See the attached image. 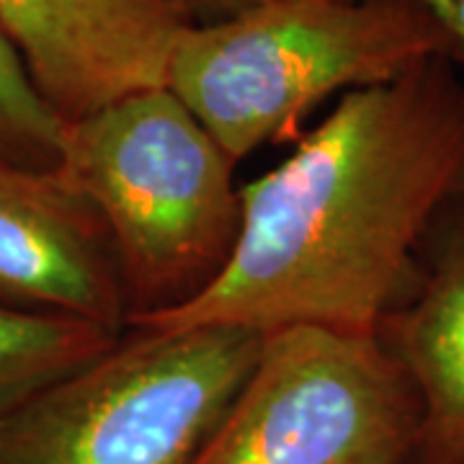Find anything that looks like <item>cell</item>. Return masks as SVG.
Returning a JSON list of instances; mask_svg holds the SVG:
<instances>
[{
    "mask_svg": "<svg viewBox=\"0 0 464 464\" xmlns=\"http://www.w3.org/2000/svg\"><path fill=\"white\" fill-rule=\"evenodd\" d=\"M418 3L447 32L454 63L464 65V0H418Z\"/></svg>",
    "mask_w": 464,
    "mask_h": 464,
    "instance_id": "cell-11",
    "label": "cell"
},
{
    "mask_svg": "<svg viewBox=\"0 0 464 464\" xmlns=\"http://www.w3.org/2000/svg\"><path fill=\"white\" fill-rule=\"evenodd\" d=\"M63 137L65 121L42 96L0 24V163L52 170L63 155Z\"/></svg>",
    "mask_w": 464,
    "mask_h": 464,
    "instance_id": "cell-10",
    "label": "cell"
},
{
    "mask_svg": "<svg viewBox=\"0 0 464 464\" xmlns=\"http://www.w3.org/2000/svg\"><path fill=\"white\" fill-rule=\"evenodd\" d=\"M261 346L243 328H127L0 415V464H191Z\"/></svg>",
    "mask_w": 464,
    "mask_h": 464,
    "instance_id": "cell-4",
    "label": "cell"
},
{
    "mask_svg": "<svg viewBox=\"0 0 464 464\" xmlns=\"http://www.w3.org/2000/svg\"><path fill=\"white\" fill-rule=\"evenodd\" d=\"M0 24L70 124L166 83L170 50L194 14L186 0H0Z\"/></svg>",
    "mask_w": 464,
    "mask_h": 464,
    "instance_id": "cell-6",
    "label": "cell"
},
{
    "mask_svg": "<svg viewBox=\"0 0 464 464\" xmlns=\"http://www.w3.org/2000/svg\"><path fill=\"white\" fill-rule=\"evenodd\" d=\"M256 3H261V0H186V5L194 14V21H197V16L201 21H219V18L235 16V14L246 11Z\"/></svg>",
    "mask_w": 464,
    "mask_h": 464,
    "instance_id": "cell-12",
    "label": "cell"
},
{
    "mask_svg": "<svg viewBox=\"0 0 464 464\" xmlns=\"http://www.w3.org/2000/svg\"><path fill=\"white\" fill-rule=\"evenodd\" d=\"M235 166L166 85L65 124L57 173L106 230L127 323L181 310L225 271L243 222Z\"/></svg>",
    "mask_w": 464,
    "mask_h": 464,
    "instance_id": "cell-3",
    "label": "cell"
},
{
    "mask_svg": "<svg viewBox=\"0 0 464 464\" xmlns=\"http://www.w3.org/2000/svg\"><path fill=\"white\" fill-rule=\"evenodd\" d=\"M380 338L420 402L411 462L464 464V225L447 235Z\"/></svg>",
    "mask_w": 464,
    "mask_h": 464,
    "instance_id": "cell-8",
    "label": "cell"
},
{
    "mask_svg": "<svg viewBox=\"0 0 464 464\" xmlns=\"http://www.w3.org/2000/svg\"><path fill=\"white\" fill-rule=\"evenodd\" d=\"M429 57H451V42L418 0H261L188 24L163 85L240 163L297 142L335 93L387 83Z\"/></svg>",
    "mask_w": 464,
    "mask_h": 464,
    "instance_id": "cell-2",
    "label": "cell"
},
{
    "mask_svg": "<svg viewBox=\"0 0 464 464\" xmlns=\"http://www.w3.org/2000/svg\"><path fill=\"white\" fill-rule=\"evenodd\" d=\"M420 402L380 335L284 328L191 464H408Z\"/></svg>",
    "mask_w": 464,
    "mask_h": 464,
    "instance_id": "cell-5",
    "label": "cell"
},
{
    "mask_svg": "<svg viewBox=\"0 0 464 464\" xmlns=\"http://www.w3.org/2000/svg\"><path fill=\"white\" fill-rule=\"evenodd\" d=\"M0 302L127 331L111 243L57 168L0 163Z\"/></svg>",
    "mask_w": 464,
    "mask_h": 464,
    "instance_id": "cell-7",
    "label": "cell"
},
{
    "mask_svg": "<svg viewBox=\"0 0 464 464\" xmlns=\"http://www.w3.org/2000/svg\"><path fill=\"white\" fill-rule=\"evenodd\" d=\"M119 335L91 320L0 302V415L99 359Z\"/></svg>",
    "mask_w": 464,
    "mask_h": 464,
    "instance_id": "cell-9",
    "label": "cell"
},
{
    "mask_svg": "<svg viewBox=\"0 0 464 464\" xmlns=\"http://www.w3.org/2000/svg\"><path fill=\"white\" fill-rule=\"evenodd\" d=\"M261 179L225 271L186 307L127 328L380 335L415 292L431 232L464 207V81L429 57L333 111Z\"/></svg>",
    "mask_w": 464,
    "mask_h": 464,
    "instance_id": "cell-1",
    "label": "cell"
}]
</instances>
